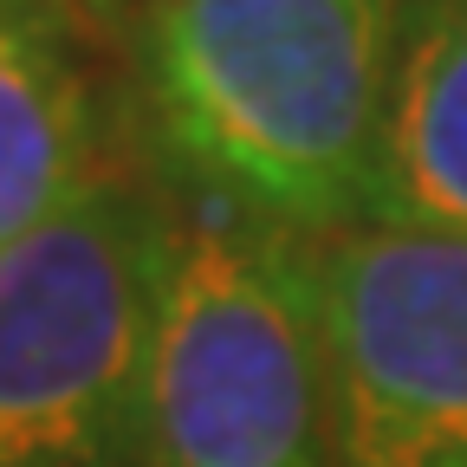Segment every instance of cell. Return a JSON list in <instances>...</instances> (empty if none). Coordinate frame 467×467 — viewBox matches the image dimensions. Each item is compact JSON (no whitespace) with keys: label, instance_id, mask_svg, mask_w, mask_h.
Listing matches in <instances>:
<instances>
[{"label":"cell","instance_id":"6da1fadb","mask_svg":"<svg viewBox=\"0 0 467 467\" xmlns=\"http://www.w3.org/2000/svg\"><path fill=\"white\" fill-rule=\"evenodd\" d=\"M396 0H150L137 117L156 175L292 234L364 221Z\"/></svg>","mask_w":467,"mask_h":467},{"label":"cell","instance_id":"7a4b0ae2","mask_svg":"<svg viewBox=\"0 0 467 467\" xmlns=\"http://www.w3.org/2000/svg\"><path fill=\"white\" fill-rule=\"evenodd\" d=\"M162 208L156 467H331L318 241L175 182H162Z\"/></svg>","mask_w":467,"mask_h":467},{"label":"cell","instance_id":"3957f363","mask_svg":"<svg viewBox=\"0 0 467 467\" xmlns=\"http://www.w3.org/2000/svg\"><path fill=\"white\" fill-rule=\"evenodd\" d=\"M162 182L104 169L0 247V467H156Z\"/></svg>","mask_w":467,"mask_h":467},{"label":"cell","instance_id":"277c9868","mask_svg":"<svg viewBox=\"0 0 467 467\" xmlns=\"http://www.w3.org/2000/svg\"><path fill=\"white\" fill-rule=\"evenodd\" d=\"M331 467H467V234H318Z\"/></svg>","mask_w":467,"mask_h":467},{"label":"cell","instance_id":"5b68a950","mask_svg":"<svg viewBox=\"0 0 467 467\" xmlns=\"http://www.w3.org/2000/svg\"><path fill=\"white\" fill-rule=\"evenodd\" d=\"M72 0H0V247L104 175L110 117Z\"/></svg>","mask_w":467,"mask_h":467},{"label":"cell","instance_id":"8992f818","mask_svg":"<svg viewBox=\"0 0 467 467\" xmlns=\"http://www.w3.org/2000/svg\"><path fill=\"white\" fill-rule=\"evenodd\" d=\"M364 221L467 234V0H396Z\"/></svg>","mask_w":467,"mask_h":467},{"label":"cell","instance_id":"52a82bcc","mask_svg":"<svg viewBox=\"0 0 467 467\" xmlns=\"http://www.w3.org/2000/svg\"><path fill=\"white\" fill-rule=\"evenodd\" d=\"M72 7H78V14H110L117 0H72Z\"/></svg>","mask_w":467,"mask_h":467}]
</instances>
